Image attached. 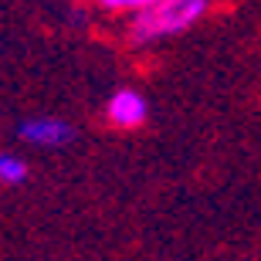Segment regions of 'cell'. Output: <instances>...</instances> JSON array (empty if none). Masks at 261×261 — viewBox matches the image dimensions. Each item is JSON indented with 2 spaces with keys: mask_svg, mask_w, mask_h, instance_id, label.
I'll use <instances>...</instances> for the list:
<instances>
[{
  "mask_svg": "<svg viewBox=\"0 0 261 261\" xmlns=\"http://www.w3.org/2000/svg\"><path fill=\"white\" fill-rule=\"evenodd\" d=\"M109 119L119 129H136L149 119V102L136 88H119L116 95L109 98Z\"/></svg>",
  "mask_w": 261,
  "mask_h": 261,
  "instance_id": "7a4b0ae2",
  "label": "cell"
},
{
  "mask_svg": "<svg viewBox=\"0 0 261 261\" xmlns=\"http://www.w3.org/2000/svg\"><path fill=\"white\" fill-rule=\"evenodd\" d=\"M211 0H156L133 17V41L153 44L163 38H176L207 14Z\"/></svg>",
  "mask_w": 261,
  "mask_h": 261,
  "instance_id": "6da1fadb",
  "label": "cell"
},
{
  "mask_svg": "<svg viewBox=\"0 0 261 261\" xmlns=\"http://www.w3.org/2000/svg\"><path fill=\"white\" fill-rule=\"evenodd\" d=\"M20 139L31 146H68L75 139V129L61 122V119H28V122H20Z\"/></svg>",
  "mask_w": 261,
  "mask_h": 261,
  "instance_id": "3957f363",
  "label": "cell"
},
{
  "mask_svg": "<svg viewBox=\"0 0 261 261\" xmlns=\"http://www.w3.org/2000/svg\"><path fill=\"white\" fill-rule=\"evenodd\" d=\"M24 176H28L24 160H17L10 153H0V184H20Z\"/></svg>",
  "mask_w": 261,
  "mask_h": 261,
  "instance_id": "277c9868",
  "label": "cell"
},
{
  "mask_svg": "<svg viewBox=\"0 0 261 261\" xmlns=\"http://www.w3.org/2000/svg\"><path fill=\"white\" fill-rule=\"evenodd\" d=\"M102 4L112 7V10H136V14H139V10H146L149 4H156V0H102Z\"/></svg>",
  "mask_w": 261,
  "mask_h": 261,
  "instance_id": "5b68a950",
  "label": "cell"
}]
</instances>
